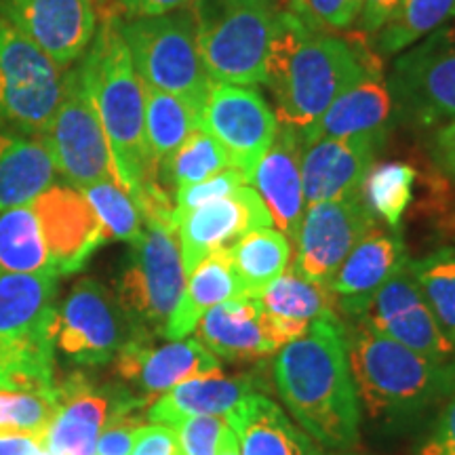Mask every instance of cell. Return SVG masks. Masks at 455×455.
<instances>
[{"label":"cell","instance_id":"cell-1","mask_svg":"<svg viewBox=\"0 0 455 455\" xmlns=\"http://www.w3.org/2000/svg\"><path fill=\"white\" fill-rule=\"evenodd\" d=\"M367 36H341L308 15L299 0L276 4L275 34L266 57L264 84L283 127L299 141L329 106L379 60Z\"/></svg>","mask_w":455,"mask_h":455},{"label":"cell","instance_id":"cell-2","mask_svg":"<svg viewBox=\"0 0 455 455\" xmlns=\"http://www.w3.org/2000/svg\"><path fill=\"white\" fill-rule=\"evenodd\" d=\"M275 384L299 428L327 449L358 443L361 403L352 379L341 318H325L284 344L275 358Z\"/></svg>","mask_w":455,"mask_h":455},{"label":"cell","instance_id":"cell-3","mask_svg":"<svg viewBox=\"0 0 455 455\" xmlns=\"http://www.w3.org/2000/svg\"><path fill=\"white\" fill-rule=\"evenodd\" d=\"M344 335L358 403L375 422L411 426L455 392L453 365L430 361L358 318H348Z\"/></svg>","mask_w":455,"mask_h":455},{"label":"cell","instance_id":"cell-4","mask_svg":"<svg viewBox=\"0 0 455 455\" xmlns=\"http://www.w3.org/2000/svg\"><path fill=\"white\" fill-rule=\"evenodd\" d=\"M110 144L121 186L133 196L161 186L146 144V91L121 32V17L110 15L95 32L78 66Z\"/></svg>","mask_w":455,"mask_h":455},{"label":"cell","instance_id":"cell-5","mask_svg":"<svg viewBox=\"0 0 455 455\" xmlns=\"http://www.w3.org/2000/svg\"><path fill=\"white\" fill-rule=\"evenodd\" d=\"M57 281L49 272H0V388L55 390V344L51 325Z\"/></svg>","mask_w":455,"mask_h":455},{"label":"cell","instance_id":"cell-6","mask_svg":"<svg viewBox=\"0 0 455 455\" xmlns=\"http://www.w3.org/2000/svg\"><path fill=\"white\" fill-rule=\"evenodd\" d=\"M198 53L213 84H264L275 34L272 0H195Z\"/></svg>","mask_w":455,"mask_h":455},{"label":"cell","instance_id":"cell-7","mask_svg":"<svg viewBox=\"0 0 455 455\" xmlns=\"http://www.w3.org/2000/svg\"><path fill=\"white\" fill-rule=\"evenodd\" d=\"M121 32L141 83L186 101L201 123L213 83L198 53L192 11L127 17L121 20Z\"/></svg>","mask_w":455,"mask_h":455},{"label":"cell","instance_id":"cell-8","mask_svg":"<svg viewBox=\"0 0 455 455\" xmlns=\"http://www.w3.org/2000/svg\"><path fill=\"white\" fill-rule=\"evenodd\" d=\"M186 284L178 228L146 220L140 238L131 243L116 283V299L138 338H164V329Z\"/></svg>","mask_w":455,"mask_h":455},{"label":"cell","instance_id":"cell-9","mask_svg":"<svg viewBox=\"0 0 455 455\" xmlns=\"http://www.w3.org/2000/svg\"><path fill=\"white\" fill-rule=\"evenodd\" d=\"M396 124L435 131L455 118V24L396 55L388 76Z\"/></svg>","mask_w":455,"mask_h":455},{"label":"cell","instance_id":"cell-10","mask_svg":"<svg viewBox=\"0 0 455 455\" xmlns=\"http://www.w3.org/2000/svg\"><path fill=\"white\" fill-rule=\"evenodd\" d=\"M66 91V74L9 20H0V121L44 133Z\"/></svg>","mask_w":455,"mask_h":455},{"label":"cell","instance_id":"cell-11","mask_svg":"<svg viewBox=\"0 0 455 455\" xmlns=\"http://www.w3.org/2000/svg\"><path fill=\"white\" fill-rule=\"evenodd\" d=\"M41 140L53 158L57 173L64 175L70 186L78 190L98 181H114L121 186L110 144L78 66L66 74L64 98Z\"/></svg>","mask_w":455,"mask_h":455},{"label":"cell","instance_id":"cell-12","mask_svg":"<svg viewBox=\"0 0 455 455\" xmlns=\"http://www.w3.org/2000/svg\"><path fill=\"white\" fill-rule=\"evenodd\" d=\"M51 335L55 348L78 365L110 363L138 338L116 295L95 278H81L57 306Z\"/></svg>","mask_w":455,"mask_h":455},{"label":"cell","instance_id":"cell-13","mask_svg":"<svg viewBox=\"0 0 455 455\" xmlns=\"http://www.w3.org/2000/svg\"><path fill=\"white\" fill-rule=\"evenodd\" d=\"M30 209L34 243L51 275L83 270L91 255L108 243L104 226L78 188L53 184L32 198Z\"/></svg>","mask_w":455,"mask_h":455},{"label":"cell","instance_id":"cell-14","mask_svg":"<svg viewBox=\"0 0 455 455\" xmlns=\"http://www.w3.org/2000/svg\"><path fill=\"white\" fill-rule=\"evenodd\" d=\"M276 112L258 91L238 84H212L201 114V129L207 131L230 158L232 169L251 180L261 156L275 141Z\"/></svg>","mask_w":455,"mask_h":455},{"label":"cell","instance_id":"cell-15","mask_svg":"<svg viewBox=\"0 0 455 455\" xmlns=\"http://www.w3.org/2000/svg\"><path fill=\"white\" fill-rule=\"evenodd\" d=\"M195 331L204 348L221 361L251 363L276 355L284 344L308 333L310 325L283 321L255 298H236L209 310Z\"/></svg>","mask_w":455,"mask_h":455},{"label":"cell","instance_id":"cell-16","mask_svg":"<svg viewBox=\"0 0 455 455\" xmlns=\"http://www.w3.org/2000/svg\"><path fill=\"white\" fill-rule=\"evenodd\" d=\"M55 401L57 409L43 447L57 455H95L100 432L114 413L152 405L150 398L131 395L123 386H100L83 373L55 382Z\"/></svg>","mask_w":455,"mask_h":455},{"label":"cell","instance_id":"cell-17","mask_svg":"<svg viewBox=\"0 0 455 455\" xmlns=\"http://www.w3.org/2000/svg\"><path fill=\"white\" fill-rule=\"evenodd\" d=\"M409 261L355 318L430 361L455 367V344L439 327L430 306L426 304Z\"/></svg>","mask_w":455,"mask_h":455},{"label":"cell","instance_id":"cell-18","mask_svg":"<svg viewBox=\"0 0 455 455\" xmlns=\"http://www.w3.org/2000/svg\"><path fill=\"white\" fill-rule=\"evenodd\" d=\"M378 224L361 195L306 207L298 238L295 266L299 276L329 284L348 253Z\"/></svg>","mask_w":455,"mask_h":455},{"label":"cell","instance_id":"cell-19","mask_svg":"<svg viewBox=\"0 0 455 455\" xmlns=\"http://www.w3.org/2000/svg\"><path fill=\"white\" fill-rule=\"evenodd\" d=\"M268 226V209L251 186H241L232 195L184 215L178 224V238L186 276L204 258L226 251L255 228Z\"/></svg>","mask_w":455,"mask_h":455},{"label":"cell","instance_id":"cell-20","mask_svg":"<svg viewBox=\"0 0 455 455\" xmlns=\"http://www.w3.org/2000/svg\"><path fill=\"white\" fill-rule=\"evenodd\" d=\"M388 135L365 133L325 138L301 152V181L306 204L344 201L361 195L363 181L375 164Z\"/></svg>","mask_w":455,"mask_h":455},{"label":"cell","instance_id":"cell-21","mask_svg":"<svg viewBox=\"0 0 455 455\" xmlns=\"http://www.w3.org/2000/svg\"><path fill=\"white\" fill-rule=\"evenodd\" d=\"M4 20L61 68L81 60L98 32L93 0H9Z\"/></svg>","mask_w":455,"mask_h":455},{"label":"cell","instance_id":"cell-22","mask_svg":"<svg viewBox=\"0 0 455 455\" xmlns=\"http://www.w3.org/2000/svg\"><path fill=\"white\" fill-rule=\"evenodd\" d=\"M116 373L124 382L144 392L146 398L164 395L175 386L192 378L215 373L221 369L218 356L195 339H169L155 344V339L135 338L118 352Z\"/></svg>","mask_w":455,"mask_h":455},{"label":"cell","instance_id":"cell-23","mask_svg":"<svg viewBox=\"0 0 455 455\" xmlns=\"http://www.w3.org/2000/svg\"><path fill=\"white\" fill-rule=\"evenodd\" d=\"M407 244L401 230H390L384 224H375L363 236L335 272L329 289L338 301L339 316L355 318L407 261Z\"/></svg>","mask_w":455,"mask_h":455},{"label":"cell","instance_id":"cell-24","mask_svg":"<svg viewBox=\"0 0 455 455\" xmlns=\"http://www.w3.org/2000/svg\"><path fill=\"white\" fill-rule=\"evenodd\" d=\"M301 152L304 146L298 133L281 124L275 141L261 156L249 180L268 209L272 226H276V230L283 232L293 247L308 207L304 198V181H301Z\"/></svg>","mask_w":455,"mask_h":455},{"label":"cell","instance_id":"cell-25","mask_svg":"<svg viewBox=\"0 0 455 455\" xmlns=\"http://www.w3.org/2000/svg\"><path fill=\"white\" fill-rule=\"evenodd\" d=\"M395 127V104H392L388 78L378 60L329 106L321 121L301 140V146L306 148L325 138H350V135L365 133L390 135Z\"/></svg>","mask_w":455,"mask_h":455},{"label":"cell","instance_id":"cell-26","mask_svg":"<svg viewBox=\"0 0 455 455\" xmlns=\"http://www.w3.org/2000/svg\"><path fill=\"white\" fill-rule=\"evenodd\" d=\"M243 455H325L315 439L264 395L243 398L226 413Z\"/></svg>","mask_w":455,"mask_h":455},{"label":"cell","instance_id":"cell-27","mask_svg":"<svg viewBox=\"0 0 455 455\" xmlns=\"http://www.w3.org/2000/svg\"><path fill=\"white\" fill-rule=\"evenodd\" d=\"M258 395V382L253 375H224L220 371L201 375L181 382L164 392L148 409L152 424L178 426L188 418L201 415H226L243 398Z\"/></svg>","mask_w":455,"mask_h":455},{"label":"cell","instance_id":"cell-28","mask_svg":"<svg viewBox=\"0 0 455 455\" xmlns=\"http://www.w3.org/2000/svg\"><path fill=\"white\" fill-rule=\"evenodd\" d=\"M236 298H247V295H244L243 284L232 268L228 249L209 255L186 276L184 291H181L178 306L169 318L164 338L186 339L209 310Z\"/></svg>","mask_w":455,"mask_h":455},{"label":"cell","instance_id":"cell-29","mask_svg":"<svg viewBox=\"0 0 455 455\" xmlns=\"http://www.w3.org/2000/svg\"><path fill=\"white\" fill-rule=\"evenodd\" d=\"M55 175L43 140L0 131V212L30 203L55 184Z\"/></svg>","mask_w":455,"mask_h":455},{"label":"cell","instance_id":"cell-30","mask_svg":"<svg viewBox=\"0 0 455 455\" xmlns=\"http://www.w3.org/2000/svg\"><path fill=\"white\" fill-rule=\"evenodd\" d=\"M247 298L258 299L287 270L293 244L276 228H255L228 249Z\"/></svg>","mask_w":455,"mask_h":455},{"label":"cell","instance_id":"cell-31","mask_svg":"<svg viewBox=\"0 0 455 455\" xmlns=\"http://www.w3.org/2000/svg\"><path fill=\"white\" fill-rule=\"evenodd\" d=\"M258 299L270 315L298 325H312L325 318H341L329 284L299 276L293 268L284 270Z\"/></svg>","mask_w":455,"mask_h":455},{"label":"cell","instance_id":"cell-32","mask_svg":"<svg viewBox=\"0 0 455 455\" xmlns=\"http://www.w3.org/2000/svg\"><path fill=\"white\" fill-rule=\"evenodd\" d=\"M146 144L150 163L158 167L184 144L188 135L201 127L198 116L186 101L164 91L146 87Z\"/></svg>","mask_w":455,"mask_h":455},{"label":"cell","instance_id":"cell-33","mask_svg":"<svg viewBox=\"0 0 455 455\" xmlns=\"http://www.w3.org/2000/svg\"><path fill=\"white\" fill-rule=\"evenodd\" d=\"M453 20L455 0H403L396 15L373 36L371 47L379 57L398 55Z\"/></svg>","mask_w":455,"mask_h":455},{"label":"cell","instance_id":"cell-34","mask_svg":"<svg viewBox=\"0 0 455 455\" xmlns=\"http://www.w3.org/2000/svg\"><path fill=\"white\" fill-rule=\"evenodd\" d=\"M418 171L403 161L378 163L369 169L361 188V198L375 221L390 230H401V221L413 201Z\"/></svg>","mask_w":455,"mask_h":455},{"label":"cell","instance_id":"cell-35","mask_svg":"<svg viewBox=\"0 0 455 455\" xmlns=\"http://www.w3.org/2000/svg\"><path fill=\"white\" fill-rule=\"evenodd\" d=\"M232 169L230 158L224 152L218 141H215L207 131L196 127L188 135L184 144L158 167V184L167 188H180L198 184L213 175L221 173V171Z\"/></svg>","mask_w":455,"mask_h":455},{"label":"cell","instance_id":"cell-36","mask_svg":"<svg viewBox=\"0 0 455 455\" xmlns=\"http://www.w3.org/2000/svg\"><path fill=\"white\" fill-rule=\"evenodd\" d=\"M409 266L436 323L455 344V247L436 249Z\"/></svg>","mask_w":455,"mask_h":455},{"label":"cell","instance_id":"cell-37","mask_svg":"<svg viewBox=\"0 0 455 455\" xmlns=\"http://www.w3.org/2000/svg\"><path fill=\"white\" fill-rule=\"evenodd\" d=\"M81 192L104 226L108 241H138L144 230V215L123 186L114 181H98L81 188Z\"/></svg>","mask_w":455,"mask_h":455},{"label":"cell","instance_id":"cell-38","mask_svg":"<svg viewBox=\"0 0 455 455\" xmlns=\"http://www.w3.org/2000/svg\"><path fill=\"white\" fill-rule=\"evenodd\" d=\"M55 409V390L43 395L0 388V435L30 436L43 443Z\"/></svg>","mask_w":455,"mask_h":455},{"label":"cell","instance_id":"cell-39","mask_svg":"<svg viewBox=\"0 0 455 455\" xmlns=\"http://www.w3.org/2000/svg\"><path fill=\"white\" fill-rule=\"evenodd\" d=\"M241 186H247V178L238 169H226L221 173L213 175V178L198 181V184L180 188L175 192V204H173V224L178 228L180 220L195 209L209 204L218 198H224L232 192L238 190Z\"/></svg>","mask_w":455,"mask_h":455},{"label":"cell","instance_id":"cell-40","mask_svg":"<svg viewBox=\"0 0 455 455\" xmlns=\"http://www.w3.org/2000/svg\"><path fill=\"white\" fill-rule=\"evenodd\" d=\"M144 407H127L114 413L101 428L95 445V455H129L135 435L144 426Z\"/></svg>","mask_w":455,"mask_h":455},{"label":"cell","instance_id":"cell-41","mask_svg":"<svg viewBox=\"0 0 455 455\" xmlns=\"http://www.w3.org/2000/svg\"><path fill=\"white\" fill-rule=\"evenodd\" d=\"M228 426L220 415H201V418H188L173 430L178 432L181 455H215L218 451L220 435Z\"/></svg>","mask_w":455,"mask_h":455},{"label":"cell","instance_id":"cell-42","mask_svg":"<svg viewBox=\"0 0 455 455\" xmlns=\"http://www.w3.org/2000/svg\"><path fill=\"white\" fill-rule=\"evenodd\" d=\"M316 24L333 32L350 30L356 24L361 0H299Z\"/></svg>","mask_w":455,"mask_h":455},{"label":"cell","instance_id":"cell-43","mask_svg":"<svg viewBox=\"0 0 455 455\" xmlns=\"http://www.w3.org/2000/svg\"><path fill=\"white\" fill-rule=\"evenodd\" d=\"M415 455H455V392L436 415L428 435L415 449Z\"/></svg>","mask_w":455,"mask_h":455},{"label":"cell","instance_id":"cell-44","mask_svg":"<svg viewBox=\"0 0 455 455\" xmlns=\"http://www.w3.org/2000/svg\"><path fill=\"white\" fill-rule=\"evenodd\" d=\"M129 455H181L178 432L171 426L144 424L135 435Z\"/></svg>","mask_w":455,"mask_h":455},{"label":"cell","instance_id":"cell-45","mask_svg":"<svg viewBox=\"0 0 455 455\" xmlns=\"http://www.w3.org/2000/svg\"><path fill=\"white\" fill-rule=\"evenodd\" d=\"M430 161L443 180L455 184V118L430 135Z\"/></svg>","mask_w":455,"mask_h":455},{"label":"cell","instance_id":"cell-46","mask_svg":"<svg viewBox=\"0 0 455 455\" xmlns=\"http://www.w3.org/2000/svg\"><path fill=\"white\" fill-rule=\"evenodd\" d=\"M403 0H361V11L356 17V28L363 36H378L392 17L396 15Z\"/></svg>","mask_w":455,"mask_h":455},{"label":"cell","instance_id":"cell-47","mask_svg":"<svg viewBox=\"0 0 455 455\" xmlns=\"http://www.w3.org/2000/svg\"><path fill=\"white\" fill-rule=\"evenodd\" d=\"M116 3L127 17H148L190 9L195 0H116Z\"/></svg>","mask_w":455,"mask_h":455},{"label":"cell","instance_id":"cell-48","mask_svg":"<svg viewBox=\"0 0 455 455\" xmlns=\"http://www.w3.org/2000/svg\"><path fill=\"white\" fill-rule=\"evenodd\" d=\"M41 447L43 443L30 436L0 435V455H34Z\"/></svg>","mask_w":455,"mask_h":455},{"label":"cell","instance_id":"cell-49","mask_svg":"<svg viewBox=\"0 0 455 455\" xmlns=\"http://www.w3.org/2000/svg\"><path fill=\"white\" fill-rule=\"evenodd\" d=\"M215 455H243L235 430H232L230 426H226L224 432L220 435L218 451H215Z\"/></svg>","mask_w":455,"mask_h":455},{"label":"cell","instance_id":"cell-50","mask_svg":"<svg viewBox=\"0 0 455 455\" xmlns=\"http://www.w3.org/2000/svg\"><path fill=\"white\" fill-rule=\"evenodd\" d=\"M443 232H445V236L453 238L455 241V212L445 220V224H443Z\"/></svg>","mask_w":455,"mask_h":455},{"label":"cell","instance_id":"cell-51","mask_svg":"<svg viewBox=\"0 0 455 455\" xmlns=\"http://www.w3.org/2000/svg\"><path fill=\"white\" fill-rule=\"evenodd\" d=\"M34 455H57V453H53V451H49V449H44V447H41V449H38V451H36V453H34Z\"/></svg>","mask_w":455,"mask_h":455},{"label":"cell","instance_id":"cell-52","mask_svg":"<svg viewBox=\"0 0 455 455\" xmlns=\"http://www.w3.org/2000/svg\"><path fill=\"white\" fill-rule=\"evenodd\" d=\"M272 3H275V4H287V3H291V0H272Z\"/></svg>","mask_w":455,"mask_h":455},{"label":"cell","instance_id":"cell-53","mask_svg":"<svg viewBox=\"0 0 455 455\" xmlns=\"http://www.w3.org/2000/svg\"><path fill=\"white\" fill-rule=\"evenodd\" d=\"M346 455H352V453H346Z\"/></svg>","mask_w":455,"mask_h":455}]
</instances>
